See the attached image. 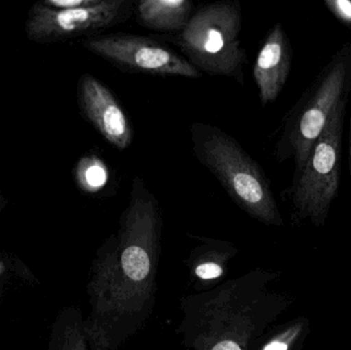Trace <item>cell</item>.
<instances>
[{"instance_id": "obj_10", "label": "cell", "mask_w": 351, "mask_h": 350, "mask_svg": "<svg viewBox=\"0 0 351 350\" xmlns=\"http://www.w3.org/2000/svg\"><path fill=\"white\" fill-rule=\"evenodd\" d=\"M192 8L188 0H141L136 8V16L145 28L181 32L191 18Z\"/></svg>"}, {"instance_id": "obj_16", "label": "cell", "mask_w": 351, "mask_h": 350, "mask_svg": "<svg viewBox=\"0 0 351 350\" xmlns=\"http://www.w3.org/2000/svg\"><path fill=\"white\" fill-rule=\"evenodd\" d=\"M348 166H350V197H351V118H350V143H348Z\"/></svg>"}, {"instance_id": "obj_15", "label": "cell", "mask_w": 351, "mask_h": 350, "mask_svg": "<svg viewBox=\"0 0 351 350\" xmlns=\"http://www.w3.org/2000/svg\"><path fill=\"white\" fill-rule=\"evenodd\" d=\"M102 0H51L49 3L62 10H73V8H90L97 5Z\"/></svg>"}, {"instance_id": "obj_8", "label": "cell", "mask_w": 351, "mask_h": 350, "mask_svg": "<svg viewBox=\"0 0 351 350\" xmlns=\"http://www.w3.org/2000/svg\"><path fill=\"white\" fill-rule=\"evenodd\" d=\"M80 99L86 117L97 131L117 149H127L133 142V127L112 90L97 78L86 75L80 84Z\"/></svg>"}, {"instance_id": "obj_9", "label": "cell", "mask_w": 351, "mask_h": 350, "mask_svg": "<svg viewBox=\"0 0 351 350\" xmlns=\"http://www.w3.org/2000/svg\"><path fill=\"white\" fill-rule=\"evenodd\" d=\"M293 51L288 35L280 23L274 25L254 64L253 75L262 106L274 102L290 75Z\"/></svg>"}, {"instance_id": "obj_1", "label": "cell", "mask_w": 351, "mask_h": 350, "mask_svg": "<svg viewBox=\"0 0 351 350\" xmlns=\"http://www.w3.org/2000/svg\"><path fill=\"white\" fill-rule=\"evenodd\" d=\"M160 203L141 177L134 178L131 197L117 236L106 242L102 275L100 334L109 349L136 332L149 314L156 293L162 236Z\"/></svg>"}, {"instance_id": "obj_3", "label": "cell", "mask_w": 351, "mask_h": 350, "mask_svg": "<svg viewBox=\"0 0 351 350\" xmlns=\"http://www.w3.org/2000/svg\"><path fill=\"white\" fill-rule=\"evenodd\" d=\"M350 90L351 41L334 53L287 114L276 146L278 160H294V173L298 172L333 111L348 102Z\"/></svg>"}, {"instance_id": "obj_13", "label": "cell", "mask_w": 351, "mask_h": 350, "mask_svg": "<svg viewBox=\"0 0 351 350\" xmlns=\"http://www.w3.org/2000/svg\"><path fill=\"white\" fill-rule=\"evenodd\" d=\"M225 269L221 263L214 260H204L197 263L193 271L194 277L202 282L215 281L224 275Z\"/></svg>"}, {"instance_id": "obj_5", "label": "cell", "mask_w": 351, "mask_h": 350, "mask_svg": "<svg viewBox=\"0 0 351 350\" xmlns=\"http://www.w3.org/2000/svg\"><path fill=\"white\" fill-rule=\"evenodd\" d=\"M346 103L332 113L302 168L294 173L289 190L294 217L299 221L307 220L317 227L325 225L339 190Z\"/></svg>"}, {"instance_id": "obj_11", "label": "cell", "mask_w": 351, "mask_h": 350, "mask_svg": "<svg viewBox=\"0 0 351 350\" xmlns=\"http://www.w3.org/2000/svg\"><path fill=\"white\" fill-rule=\"evenodd\" d=\"M307 328L308 324L304 320L296 321L270 339L261 350H295V347L303 340Z\"/></svg>"}, {"instance_id": "obj_7", "label": "cell", "mask_w": 351, "mask_h": 350, "mask_svg": "<svg viewBox=\"0 0 351 350\" xmlns=\"http://www.w3.org/2000/svg\"><path fill=\"white\" fill-rule=\"evenodd\" d=\"M93 53L121 69L148 75L198 78L199 70L164 43L133 34H111L86 41Z\"/></svg>"}, {"instance_id": "obj_6", "label": "cell", "mask_w": 351, "mask_h": 350, "mask_svg": "<svg viewBox=\"0 0 351 350\" xmlns=\"http://www.w3.org/2000/svg\"><path fill=\"white\" fill-rule=\"evenodd\" d=\"M251 277H245L216 290L202 302L200 332L192 338L194 350H249L258 332V308L261 298L250 291Z\"/></svg>"}, {"instance_id": "obj_14", "label": "cell", "mask_w": 351, "mask_h": 350, "mask_svg": "<svg viewBox=\"0 0 351 350\" xmlns=\"http://www.w3.org/2000/svg\"><path fill=\"white\" fill-rule=\"evenodd\" d=\"M324 4L334 18L351 29V0H325Z\"/></svg>"}, {"instance_id": "obj_12", "label": "cell", "mask_w": 351, "mask_h": 350, "mask_svg": "<svg viewBox=\"0 0 351 350\" xmlns=\"http://www.w3.org/2000/svg\"><path fill=\"white\" fill-rule=\"evenodd\" d=\"M110 179V171L100 158H92L86 162L84 171V180L90 191H100L107 186Z\"/></svg>"}, {"instance_id": "obj_2", "label": "cell", "mask_w": 351, "mask_h": 350, "mask_svg": "<svg viewBox=\"0 0 351 350\" xmlns=\"http://www.w3.org/2000/svg\"><path fill=\"white\" fill-rule=\"evenodd\" d=\"M190 134L197 160L241 210L266 225H284L265 173L234 138L204 123H194Z\"/></svg>"}, {"instance_id": "obj_4", "label": "cell", "mask_w": 351, "mask_h": 350, "mask_svg": "<svg viewBox=\"0 0 351 350\" xmlns=\"http://www.w3.org/2000/svg\"><path fill=\"white\" fill-rule=\"evenodd\" d=\"M241 22L239 2L206 4L192 14L178 36V45L198 70L234 78L243 84L247 55L239 39Z\"/></svg>"}]
</instances>
